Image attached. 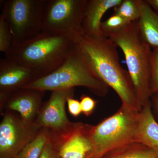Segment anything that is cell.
Segmentation results:
<instances>
[{"instance_id": "4", "label": "cell", "mask_w": 158, "mask_h": 158, "mask_svg": "<svg viewBox=\"0 0 158 158\" xmlns=\"http://www.w3.org/2000/svg\"><path fill=\"white\" fill-rule=\"evenodd\" d=\"M77 87L88 88L100 97L107 95L110 88L98 77L75 42L73 48L59 68L22 88L52 92Z\"/></svg>"}, {"instance_id": "7", "label": "cell", "mask_w": 158, "mask_h": 158, "mask_svg": "<svg viewBox=\"0 0 158 158\" xmlns=\"http://www.w3.org/2000/svg\"><path fill=\"white\" fill-rule=\"evenodd\" d=\"M87 0H46L42 31L74 41L84 35L82 23Z\"/></svg>"}, {"instance_id": "18", "label": "cell", "mask_w": 158, "mask_h": 158, "mask_svg": "<svg viewBox=\"0 0 158 158\" xmlns=\"http://www.w3.org/2000/svg\"><path fill=\"white\" fill-rule=\"evenodd\" d=\"M113 9V14L120 16L129 22L137 21L141 16L140 8L136 0H123Z\"/></svg>"}, {"instance_id": "9", "label": "cell", "mask_w": 158, "mask_h": 158, "mask_svg": "<svg viewBox=\"0 0 158 158\" xmlns=\"http://www.w3.org/2000/svg\"><path fill=\"white\" fill-rule=\"evenodd\" d=\"M93 125L74 123L68 131L48 138L61 158H97L92 138Z\"/></svg>"}, {"instance_id": "2", "label": "cell", "mask_w": 158, "mask_h": 158, "mask_svg": "<svg viewBox=\"0 0 158 158\" xmlns=\"http://www.w3.org/2000/svg\"><path fill=\"white\" fill-rule=\"evenodd\" d=\"M74 44L67 37L42 31L31 39L13 44L5 57L31 69L41 77L62 65Z\"/></svg>"}, {"instance_id": "16", "label": "cell", "mask_w": 158, "mask_h": 158, "mask_svg": "<svg viewBox=\"0 0 158 158\" xmlns=\"http://www.w3.org/2000/svg\"><path fill=\"white\" fill-rule=\"evenodd\" d=\"M102 158H158V153L140 142L134 141L113 150Z\"/></svg>"}, {"instance_id": "17", "label": "cell", "mask_w": 158, "mask_h": 158, "mask_svg": "<svg viewBox=\"0 0 158 158\" xmlns=\"http://www.w3.org/2000/svg\"><path fill=\"white\" fill-rule=\"evenodd\" d=\"M48 138V130L41 128L36 138L28 144L15 158H39Z\"/></svg>"}, {"instance_id": "15", "label": "cell", "mask_w": 158, "mask_h": 158, "mask_svg": "<svg viewBox=\"0 0 158 158\" xmlns=\"http://www.w3.org/2000/svg\"><path fill=\"white\" fill-rule=\"evenodd\" d=\"M141 16L137 21L141 37L152 48H158V14L146 0H136Z\"/></svg>"}, {"instance_id": "10", "label": "cell", "mask_w": 158, "mask_h": 158, "mask_svg": "<svg viewBox=\"0 0 158 158\" xmlns=\"http://www.w3.org/2000/svg\"><path fill=\"white\" fill-rule=\"evenodd\" d=\"M75 88L52 91L48 101L40 110L35 122L41 128L47 129L50 135L61 134L69 130L74 123L69 120L65 104L73 97Z\"/></svg>"}, {"instance_id": "19", "label": "cell", "mask_w": 158, "mask_h": 158, "mask_svg": "<svg viewBox=\"0 0 158 158\" xmlns=\"http://www.w3.org/2000/svg\"><path fill=\"white\" fill-rule=\"evenodd\" d=\"M130 23L120 16L113 14L104 21L102 22L101 30L104 36L108 37L111 34L121 31Z\"/></svg>"}, {"instance_id": "25", "label": "cell", "mask_w": 158, "mask_h": 158, "mask_svg": "<svg viewBox=\"0 0 158 158\" xmlns=\"http://www.w3.org/2000/svg\"><path fill=\"white\" fill-rule=\"evenodd\" d=\"M150 102L152 113L158 122V93L153 94L151 97Z\"/></svg>"}, {"instance_id": "6", "label": "cell", "mask_w": 158, "mask_h": 158, "mask_svg": "<svg viewBox=\"0 0 158 158\" xmlns=\"http://www.w3.org/2000/svg\"><path fill=\"white\" fill-rule=\"evenodd\" d=\"M46 0L2 1L1 15L12 34L13 44L36 37L42 31L43 15Z\"/></svg>"}, {"instance_id": "1", "label": "cell", "mask_w": 158, "mask_h": 158, "mask_svg": "<svg viewBox=\"0 0 158 158\" xmlns=\"http://www.w3.org/2000/svg\"><path fill=\"white\" fill-rule=\"evenodd\" d=\"M74 42L99 78L117 94L122 106L140 111L129 73L119 62L117 46L104 35L84 34Z\"/></svg>"}, {"instance_id": "5", "label": "cell", "mask_w": 158, "mask_h": 158, "mask_svg": "<svg viewBox=\"0 0 158 158\" xmlns=\"http://www.w3.org/2000/svg\"><path fill=\"white\" fill-rule=\"evenodd\" d=\"M139 112L121 105L116 113L93 125L91 138L97 158L136 141Z\"/></svg>"}, {"instance_id": "26", "label": "cell", "mask_w": 158, "mask_h": 158, "mask_svg": "<svg viewBox=\"0 0 158 158\" xmlns=\"http://www.w3.org/2000/svg\"><path fill=\"white\" fill-rule=\"evenodd\" d=\"M152 8L157 13L158 12V0H146Z\"/></svg>"}, {"instance_id": "12", "label": "cell", "mask_w": 158, "mask_h": 158, "mask_svg": "<svg viewBox=\"0 0 158 158\" xmlns=\"http://www.w3.org/2000/svg\"><path fill=\"white\" fill-rule=\"evenodd\" d=\"M44 92L34 89L21 88L9 94L4 105H6L9 110L18 112L25 121L34 122L41 109Z\"/></svg>"}, {"instance_id": "8", "label": "cell", "mask_w": 158, "mask_h": 158, "mask_svg": "<svg viewBox=\"0 0 158 158\" xmlns=\"http://www.w3.org/2000/svg\"><path fill=\"white\" fill-rule=\"evenodd\" d=\"M41 129L35 122L7 112L0 124V158H15Z\"/></svg>"}, {"instance_id": "14", "label": "cell", "mask_w": 158, "mask_h": 158, "mask_svg": "<svg viewBox=\"0 0 158 158\" xmlns=\"http://www.w3.org/2000/svg\"><path fill=\"white\" fill-rule=\"evenodd\" d=\"M136 141L158 153V122L152 113L151 102L139 112Z\"/></svg>"}, {"instance_id": "22", "label": "cell", "mask_w": 158, "mask_h": 158, "mask_svg": "<svg viewBox=\"0 0 158 158\" xmlns=\"http://www.w3.org/2000/svg\"><path fill=\"white\" fill-rule=\"evenodd\" d=\"M80 103L82 113L86 116H89L93 113L97 101L90 96L83 94L81 98Z\"/></svg>"}, {"instance_id": "11", "label": "cell", "mask_w": 158, "mask_h": 158, "mask_svg": "<svg viewBox=\"0 0 158 158\" xmlns=\"http://www.w3.org/2000/svg\"><path fill=\"white\" fill-rule=\"evenodd\" d=\"M40 78L35 71L16 61L0 59V97L3 106L9 94Z\"/></svg>"}, {"instance_id": "13", "label": "cell", "mask_w": 158, "mask_h": 158, "mask_svg": "<svg viewBox=\"0 0 158 158\" xmlns=\"http://www.w3.org/2000/svg\"><path fill=\"white\" fill-rule=\"evenodd\" d=\"M123 0H87L83 19L82 28L88 36L103 35L101 30L102 19L108 10L119 5Z\"/></svg>"}, {"instance_id": "23", "label": "cell", "mask_w": 158, "mask_h": 158, "mask_svg": "<svg viewBox=\"0 0 158 158\" xmlns=\"http://www.w3.org/2000/svg\"><path fill=\"white\" fill-rule=\"evenodd\" d=\"M39 158H61L49 138L46 142Z\"/></svg>"}, {"instance_id": "3", "label": "cell", "mask_w": 158, "mask_h": 158, "mask_svg": "<svg viewBox=\"0 0 158 158\" xmlns=\"http://www.w3.org/2000/svg\"><path fill=\"white\" fill-rule=\"evenodd\" d=\"M125 58L128 72L132 81L140 111L150 102V80L152 48L144 41L137 21L108 36Z\"/></svg>"}, {"instance_id": "24", "label": "cell", "mask_w": 158, "mask_h": 158, "mask_svg": "<svg viewBox=\"0 0 158 158\" xmlns=\"http://www.w3.org/2000/svg\"><path fill=\"white\" fill-rule=\"evenodd\" d=\"M68 110L71 115L77 117L82 113L80 102L73 97H69L67 99Z\"/></svg>"}, {"instance_id": "21", "label": "cell", "mask_w": 158, "mask_h": 158, "mask_svg": "<svg viewBox=\"0 0 158 158\" xmlns=\"http://www.w3.org/2000/svg\"><path fill=\"white\" fill-rule=\"evenodd\" d=\"M152 73L150 80V93H158V48L152 49L151 56Z\"/></svg>"}, {"instance_id": "20", "label": "cell", "mask_w": 158, "mask_h": 158, "mask_svg": "<svg viewBox=\"0 0 158 158\" xmlns=\"http://www.w3.org/2000/svg\"><path fill=\"white\" fill-rule=\"evenodd\" d=\"M13 37L7 22L0 15V52L6 54L13 45Z\"/></svg>"}]
</instances>
